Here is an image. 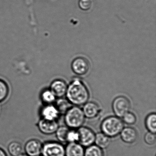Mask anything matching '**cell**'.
<instances>
[{
    "mask_svg": "<svg viewBox=\"0 0 156 156\" xmlns=\"http://www.w3.org/2000/svg\"><path fill=\"white\" fill-rule=\"evenodd\" d=\"M66 99L72 105H83L89 100V91L84 84L79 79L73 80L67 87Z\"/></svg>",
    "mask_w": 156,
    "mask_h": 156,
    "instance_id": "6da1fadb",
    "label": "cell"
},
{
    "mask_svg": "<svg viewBox=\"0 0 156 156\" xmlns=\"http://www.w3.org/2000/svg\"><path fill=\"white\" fill-rule=\"evenodd\" d=\"M124 127V123L120 118L116 116H109L102 121L101 129L102 132L112 138L119 135Z\"/></svg>",
    "mask_w": 156,
    "mask_h": 156,
    "instance_id": "7a4b0ae2",
    "label": "cell"
},
{
    "mask_svg": "<svg viewBox=\"0 0 156 156\" xmlns=\"http://www.w3.org/2000/svg\"><path fill=\"white\" fill-rule=\"evenodd\" d=\"M64 115V121L66 126L72 129L82 126L85 120L83 110L79 106L71 107Z\"/></svg>",
    "mask_w": 156,
    "mask_h": 156,
    "instance_id": "3957f363",
    "label": "cell"
},
{
    "mask_svg": "<svg viewBox=\"0 0 156 156\" xmlns=\"http://www.w3.org/2000/svg\"><path fill=\"white\" fill-rule=\"evenodd\" d=\"M42 156H66L65 147L60 142L48 141L43 144Z\"/></svg>",
    "mask_w": 156,
    "mask_h": 156,
    "instance_id": "277c9868",
    "label": "cell"
},
{
    "mask_svg": "<svg viewBox=\"0 0 156 156\" xmlns=\"http://www.w3.org/2000/svg\"><path fill=\"white\" fill-rule=\"evenodd\" d=\"M131 105L129 100L124 96L116 98L112 103V109L116 116L122 118L129 112Z\"/></svg>",
    "mask_w": 156,
    "mask_h": 156,
    "instance_id": "5b68a950",
    "label": "cell"
},
{
    "mask_svg": "<svg viewBox=\"0 0 156 156\" xmlns=\"http://www.w3.org/2000/svg\"><path fill=\"white\" fill-rule=\"evenodd\" d=\"M78 134V143L83 147H87L94 143L95 134L87 127H80L77 129Z\"/></svg>",
    "mask_w": 156,
    "mask_h": 156,
    "instance_id": "8992f818",
    "label": "cell"
},
{
    "mask_svg": "<svg viewBox=\"0 0 156 156\" xmlns=\"http://www.w3.org/2000/svg\"><path fill=\"white\" fill-rule=\"evenodd\" d=\"M72 68L74 73L78 75H85L90 69V64L87 59L84 57L76 58L72 63Z\"/></svg>",
    "mask_w": 156,
    "mask_h": 156,
    "instance_id": "52a82bcc",
    "label": "cell"
},
{
    "mask_svg": "<svg viewBox=\"0 0 156 156\" xmlns=\"http://www.w3.org/2000/svg\"><path fill=\"white\" fill-rule=\"evenodd\" d=\"M43 143L38 139L28 140L24 147V151L28 156H39L41 154Z\"/></svg>",
    "mask_w": 156,
    "mask_h": 156,
    "instance_id": "ba28073f",
    "label": "cell"
},
{
    "mask_svg": "<svg viewBox=\"0 0 156 156\" xmlns=\"http://www.w3.org/2000/svg\"><path fill=\"white\" fill-rule=\"evenodd\" d=\"M39 130L44 135H52L55 133L59 126L57 120H49L41 119L37 124Z\"/></svg>",
    "mask_w": 156,
    "mask_h": 156,
    "instance_id": "9c48e42d",
    "label": "cell"
},
{
    "mask_svg": "<svg viewBox=\"0 0 156 156\" xmlns=\"http://www.w3.org/2000/svg\"><path fill=\"white\" fill-rule=\"evenodd\" d=\"M42 119L49 120H57L60 114L53 104L44 105L40 111Z\"/></svg>",
    "mask_w": 156,
    "mask_h": 156,
    "instance_id": "30bf717a",
    "label": "cell"
},
{
    "mask_svg": "<svg viewBox=\"0 0 156 156\" xmlns=\"http://www.w3.org/2000/svg\"><path fill=\"white\" fill-rule=\"evenodd\" d=\"M85 117L88 119H93L98 116L101 112V108L97 103L87 102L83 105L82 109Z\"/></svg>",
    "mask_w": 156,
    "mask_h": 156,
    "instance_id": "8fae6325",
    "label": "cell"
},
{
    "mask_svg": "<svg viewBox=\"0 0 156 156\" xmlns=\"http://www.w3.org/2000/svg\"><path fill=\"white\" fill-rule=\"evenodd\" d=\"M67 87L68 86L64 81L61 79H56L51 83L50 89L57 98H60L66 95Z\"/></svg>",
    "mask_w": 156,
    "mask_h": 156,
    "instance_id": "7c38bea8",
    "label": "cell"
},
{
    "mask_svg": "<svg viewBox=\"0 0 156 156\" xmlns=\"http://www.w3.org/2000/svg\"><path fill=\"white\" fill-rule=\"evenodd\" d=\"M119 135L121 140L128 144L134 143L137 138V131L135 129L130 127H124Z\"/></svg>",
    "mask_w": 156,
    "mask_h": 156,
    "instance_id": "4fadbf2b",
    "label": "cell"
},
{
    "mask_svg": "<svg viewBox=\"0 0 156 156\" xmlns=\"http://www.w3.org/2000/svg\"><path fill=\"white\" fill-rule=\"evenodd\" d=\"M85 149L78 142L69 143L65 147L66 156H84Z\"/></svg>",
    "mask_w": 156,
    "mask_h": 156,
    "instance_id": "5bb4252c",
    "label": "cell"
},
{
    "mask_svg": "<svg viewBox=\"0 0 156 156\" xmlns=\"http://www.w3.org/2000/svg\"><path fill=\"white\" fill-rule=\"evenodd\" d=\"M54 105L60 115H65L67 110L72 106V105L67 99L60 98L56 99Z\"/></svg>",
    "mask_w": 156,
    "mask_h": 156,
    "instance_id": "9a60e30c",
    "label": "cell"
},
{
    "mask_svg": "<svg viewBox=\"0 0 156 156\" xmlns=\"http://www.w3.org/2000/svg\"><path fill=\"white\" fill-rule=\"evenodd\" d=\"M94 143L98 147L101 149H105L109 146L110 143V138L103 132L95 134Z\"/></svg>",
    "mask_w": 156,
    "mask_h": 156,
    "instance_id": "2e32d148",
    "label": "cell"
},
{
    "mask_svg": "<svg viewBox=\"0 0 156 156\" xmlns=\"http://www.w3.org/2000/svg\"><path fill=\"white\" fill-rule=\"evenodd\" d=\"M42 102L46 105H52L54 104L57 99L54 94L51 91L50 88L44 89L42 91L40 95Z\"/></svg>",
    "mask_w": 156,
    "mask_h": 156,
    "instance_id": "e0dca14e",
    "label": "cell"
},
{
    "mask_svg": "<svg viewBox=\"0 0 156 156\" xmlns=\"http://www.w3.org/2000/svg\"><path fill=\"white\" fill-rule=\"evenodd\" d=\"M8 151L12 156H18L23 154L24 147L20 142L13 141L9 143L8 147Z\"/></svg>",
    "mask_w": 156,
    "mask_h": 156,
    "instance_id": "ac0fdd59",
    "label": "cell"
},
{
    "mask_svg": "<svg viewBox=\"0 0 156 156\" xmlns=\"http://www.w3.org/2000/svg\"><path fill=\"white\" fill-rule=\"evenodd\" d=\"M145 125L149 132L156 134V115L155 113H151L147 117Z\"/></svg>",
    "mask_w": 156,
    "mask_h": 156,
    "instance_id": "d6986e66",
    "label": "cell"
},
{
    "mask_svg": "<svg viewBox=\"0 0 156 156\" xmlns=\"http://www.w3.org/2000/svg\"><path fill=\"white\" fill-rule=\"evenodd\" d=\"M70 128L66 126H61L58 127L55 131V135L58 141L61 143L67 142V136Z\"/></svg>",
    "mask_w": 156,
    "mask_h": 156,
    "instance_id": "ffe728a7",
    "label": "cell"
},
{
    "mask_svg": "<svg viewBox=\"0 0 156 156\" xmlns=\"http://www.w3.org/2000/svg\"><path fill=\"white\" fill-rule=\"evenodd\" d=\"M84 156H104V154L102 149L93 144L85 150Z\"/></svg>",
    "mask_w": 156,
    "mask_h": 156,
    "instance_id": "44dd1931",
    "label": "cell"
},
{
    "mask_svg": "<svg viewBox=\"0 0 156 156\" xmlns=\"http://www.w3.org/2000/svg\"><path fill=\"white\" fill-rule=\"evenodd\" d=\"M9 93V87L4 80L0 79V103L3 102L8 98Z\"/></svg>",
    "mask_w": 156,
    "mask_h": 156,
    "instance_id": "7402d4cb",
    "label": "cell"
},
{
    "mask_svg": "<svg viewBox=\"0 0 156 156\" xmlns=\"http://www.w3.org/2000/svg\"><path fill=\"white\" fill-rule=\"evenodd\" d=\"M122 118L123 123H126L127 125H134L136 121V115L133 113L129 111L126 113Z\"/></svg>",
    "mask_w": 156,
    "mask_h": 156,
    "instance_id": "603a6c76",
    "label": "cell"
},
{
    "mask_svg": "<svg viewBox=\"0 0 156 156\" xmlns=\"http://www.w3.org/2000/svg\"><path fill=\"white\" fill-rule=\"evenodd\" d=\"M78 140V134L77 130L74 129H69L67 136V142H77Z\"/></svg>",
    "mask_w": 156,
    "mask_h": 156,
    "instance_id": "cb8c5ba5",
    "label": "cell"
},
{
    "mask_svg": "<svg viewBox=\"0 0 156 156\" xmlns=\"http://www.w3.org/2000/svg\"><path fill=\"white\" fill-rule=\"evenodd\" d=\"M156 137L155 133L148 132L145 134L144 140L145 142L149 145H152L156 142Z\"/></svg>",
    "mask_w": 156,
    "mask_h": 156,
    "instance_id": "d4e9b609",
    "label": "cell"
},
{
    "mask_svg": "<svg viewBox=\"0 0 156 156\" xmlns=\"http://www.w3.org/2000/svg\"><path fill=\"white\" fill-rule=\"evenodd\" d=\"M79 8L83 11H88L92 7L91 0H79Z\"/></svg>",
    "mask_w": 156,
    "mask_h": 156,
    "instance_id": "484cf974",
    "label": "cell"
},
{
    "mask_svg": "<svg viewBox=\"0 0 156 156\" xmlns=\"http://www.w3.org/2000/svg\"><path fill=\"white\" fill-rule=\"evenodd\" d=\"M0 156H8L5 151L1 148H0Z\"/></svg>",
    "mask_w": 156,
    "mask_h": 156,
    "instance_id": "4316f807",
    "label": "cell"
},
{
    "mask_svg": "<svg viewBox=\"0 0 156 156\" xmlns=\"http://www.w3.org/2000/svg\"><path fill=\"white\" fill-rule=\"evenodd\" d=\"M28 156V155H26V154H24V153H23V154H21V155H19V156Z\"/></svg>",
    "mask_w": 156,
    "mask_h": 156,
    "instance_id": "83f0119b",
    "label": "cell"
},
{
    "mask_svg": "<svg viewBox=\"0 0 156 156\" xmlns=\"http://www.w3.org/2000/svg\"><path fill=\"white\" fill-rule=\"evenodd\" d=\"M41 156V155H40V156Z\"/></svg>",
    "mask_w": 156,
    "mask_h": 156,
    "instance_id": "f1b7e54d",
    "label": "cell"
}]
</instances>
